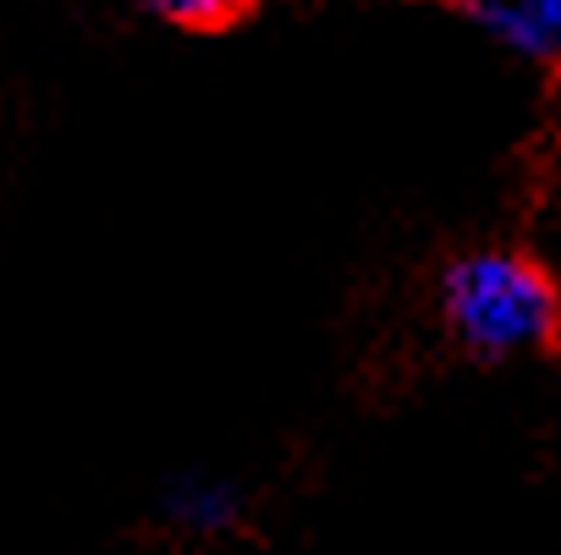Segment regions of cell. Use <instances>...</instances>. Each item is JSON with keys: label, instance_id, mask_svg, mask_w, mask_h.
Returning a JSON list of instances; mask_svg holds the SVG:
<instances>
[{"label": "cell", "instance_id": "6da1fadb", "mask_svg": "<svg viewBox=\"0 0 561 555\" xmlns=\"http://www.w3.org/2000/svg\"><path fill=\"white\" fill-rule=\"evenodd\" d=\"M446 320L484 358L528 352L556 336V287L523 253H468L446 275Z\"/></svg>", "mask_w": 561, "mask_h": 555}, {"label": "cell", "instance_id": "277c9868", "mask_svg": "<svg viewBox=\"0 0 561 555\" xmlns=\"http://www.w3.org/2000/svg\"><path fill=\"white\" fill-rule=\"evenodd\" d=\"M149 7L165 23H182V28H220L242 12V0H149Z\"/></svg>", "mask_w": 561, "mask_h": 555}, {"label": "cell", "instance_id": "3957f363", "mask_svg": "<svg viewBox=\"0 0 561 555\" xmlns=\"http://www.w3.org/2000/svg\"><path fill=\"white\" fill-rule=\"evenodd\" d=\"M473 23L523 56H556L561 0H473Z\"/></svg>", "mask_w": 561, "mask_h": 555}, {"label": "cell", "instance_id": "7a4b0ae2", "mask_svg": "<svg viewBox=\"0 0 561 555\" xmlns=\"http://www.w3.org/2000/svg\"><path fill=\"white\" fill-rule=\"evenodd\" d=\"M242 506H248L242 489L226 484V478H209V473H182L160 495L165 522L176 533H187V539H220V533H231L242 522Z\"/></svg>", "mask_w": 561, "mask_h": 555}]
</instances>
